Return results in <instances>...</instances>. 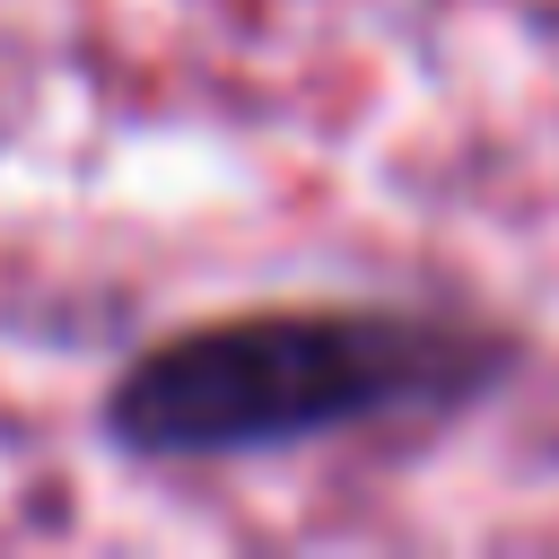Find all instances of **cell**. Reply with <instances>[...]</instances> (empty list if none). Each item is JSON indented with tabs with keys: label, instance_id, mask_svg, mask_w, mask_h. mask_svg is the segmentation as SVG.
<instances>
[{
	"label": "cell",
	"instance_id": "obj_1",
	"mask_svg": "<svg viewBox=\"0 0 559 559\" xmlns=\"http://www.w3.org/2000/svg\"><path fill=\"white\" fill-rule=\"evenodd\" d=\"M507 367V332L437 306H262L148 341L105 384V437L140 463L280 454L402 411H463Z\"/></svg>",
	"mask_w": 559,
	"mask_h": 559
}]
</instances>
